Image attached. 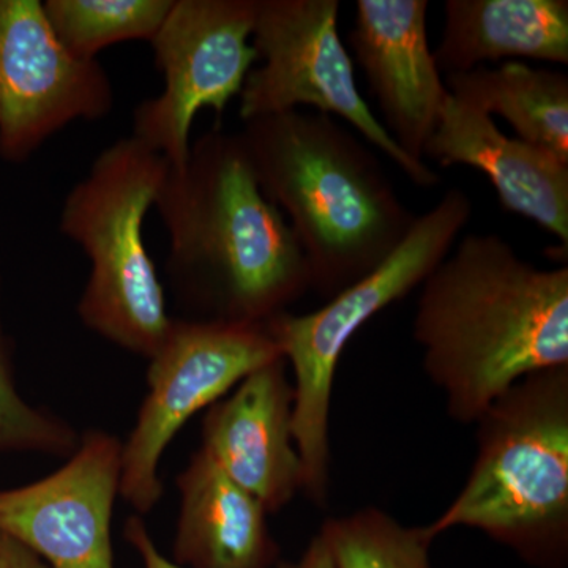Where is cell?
I'll return each mask as SVG.
<instances>
[{
	"label": "cell",
	"instance_id": "1",
	"mask_svg": "<svg viewBox=\"0 0 568 568\" xmlns=\"http://www.w3.org/2000/svg\"><path fill=\"white\" fill-rule=\"evenodd\" d=\"M420 286L414 339L459 424L530 373L568 365L567 265L538 268L499 234H467Z\"/></svg>",
	"mask_w": 568,
	"mask_h": 568
},
{
	"label": "cell",
	"instance_id": "2",
	"mask_svg": "<svg viewBox=\"0 0 568 568\" xmlns=\"http://www.w3.org/2000/svg\"><path fill=\"white\" fill-rule=\"evenodd\" d=\"M155 207L170 235L166 272L197 320L265 323L310 290L301 245L254 178L241 133L201 134Z\"/></svg>",
	"mask_w": 568,
	"mask_h": 568
},
{
	"label": "cell",
	"instance_id": "3",
	"mask_svg": "<svg viewBox=\"0 0 568 568\" xmlns=\"http://www.w3.org/2000/svg\"><path fill=\"white\" fill-rule=\"evenodd\" d=\"M239 133L261 190L301 245L317 294L332 298L375 271L416 222L372 149L332 115H260Z\"/></svg>",
	"mask_w": 568,
	"mask_h": 568
},
{
	"label": "cell",
	"instance_id": "4",
	"mask_svg": "<svg viewBox=\"0 0 568 568\" xmlns=\"http://www.w3.org/2000/svg\"><path fill=\"white\" fill-rule=\"evenodd\" d=\"M465 487L426 525L477 529L541 568L568 559V365L523 377L477 418Z\"/></svg>",
	"mask_w": 568,
	"mask_h": 568
},
{
	"label": "cell",
	"instance_id": "5",
	"mask_svg": "<svg viewBox=\"0 0 568 568\" xmlns=\"http://www.w3.org/2000/svg\"><path fill=\"white\" fill-rule=\"evenodd\" d=\"M170 168L148 145L122 138L70 190L59 220L61 233L91 263L78 304L82 324L148 358L162 346L174 320L144 242L145 216L155 207Z\"/></svg>",
	"mask_w": 568,
	"mask_h": 568
},
{
	"label": "cell",
	"instance_id": "6",
	"mask_svg": "<svg viewBox=\"0 0 568 568\" xmlns=\"http://www.w3.org/2000/svg\"><path fill=\"white\" fill-rule=\"evenodd\" d=\"M463 190L450 189L416 222L375 271L306 315L282 312L265 321L294 373L293 435L304 467V491L324 506L328 491V424L336 368L347 343L369 320L405 298L446 260L473 216Z\"/></svg>",
	"mask_w": 568,
	"mask_h": 568
},
{
	"label": "cell",
	"instance_id": "7",
	"mask_svg": "<svg viewBox=\"0 0 568 568\" xmlns=\"http://www.w3.org/2000/svg\"><path fill=\"white\" fill-rule=\"evenodd\" d=\"M339 10L338 0H256L252 44L260 65L250 70L239 95L242 122L313 108L349 123L414 185H439L440 175L395 144L358 91L338 31Z\"/></svg>",
	"mask_w": 568,
	"mask_h": 568
},
{
	"label": "cell",
	"instance_id": "8",
	"mask_svg": "<svg viewBox=\"0 0 568 568\" xmlns=\"http://www.w3.org/2000/svg\"><path fill=\"white\" fill-rule=\"evenodd\" d=\"M276 358L282 353L265 323L173 320L149 358L148 395L122 443L121 496L138 514L162 499L160 462L186 422Z\"/></svg>",
	"mask_w": 568,
	"mask_h": 568
},
{
	"label": "cell",
	"instance_id": "9",
	"mask_svg": "<svg viewBox=\"0 0 568 568\" xmlns=\"http://www.w3.org/2000/svg\"><path fill=\"white\" fill-rule=\"evenodd\" d=\"M254 18L256 0H174L153 37L163 91L138 104L132 136L160 153L173 170L189 162L197 112L222 115L241 95L257 61Z\"/></svg>",
	"mask_w": 568,
	"mask_h": 568
},
{
	"label": "cell",
	"instance_id": "10",
	"mask_svg": "<svg viewBox=\"0 0 568 568\" xmlns=\"http://www.w3.org/2000/svg\"><path fill=\"white\" fill-rule=\"evenodd\" d=\"M114 91L99 61L73 58L43 2L0 0V159L22 163L77 121H100Z\"/></svg>",
	"mask_w": 568,
	"mask_h": 568
},
{
	"label": "cell",
	"instance_id": "11",
	"mask_svg": "<svg viewBox=\"0 0 568 568\" xmlns=\"http://www.w3.org/2000/svg\"><path fill=\"white\" fill-rule=\"evenodd\" d=\"M121 477V440L89 429L55 473L0 489V530L51 568H115L111 518Z\"/></svg>",
	"mask_w": 568,
	"mask_h": 568
},
{
	"label": "cell",
	"instance_id": "12",
	"mask_svg": "<svg viewBox=\"0 0 568 568\" xmlns=\"http://www.w3.org/2000/svg\"><path fill=\"white\" fill-rule=\"evenodd\" d=\"M428 0H357L347 41L381 125L418 163L450 99L428 39Z\"/></svg>",
	"mask_w": 568,
	"mask_h": 568
},
{
	"label": "cell",
	"instance_id": "13",
	"mask_svg": "<svg viewBox=\"0 0 568 568\" xmlns=\"http://www.w3.org/2000/svg\"><path fill=\"white\" fill-rule=\"evenodd\" d=\"M283 358L261 366L209 407L203 448L268 515L304 489L293 435L294 390Z\"/></svg>",
	"mask_w": 568,
	"mask_h": 568
},
{
	"label": "cell",
	"instance_id": "14",
	"mask_svg": "<svg viewBox=\"0 0 568 568\" xmlns=\"http://www.w3.org/2000/svg\"><path fill=\"white\" fill-rule=\"evenodd\" d=\"M487 175L504 211L538 224L568 246V163L500 132L495 119L450 95L424 160Z\"/></svg>",
	"mask_w": 568,
	"mask_h": 568
},
{
	"label": "cell",
	"instance_id": "15",
	"mask_svg": "<svg viewBox=\"0 0 568 568\" xmlns=\"http://www.w3.org/2000/svg\"><path fill=\"white\" fill-rule=\"evenodd\" d=\"M174 562L185 568H272L280 547L267 508L216 465L203 447L179 474Z\"/></svg>",
	"mask_w": 568,
	"mask_h": 568
},
{
	"label": "cell",
	"instance_id": "16",
	"mask_svg": "<svg viewBox=\"0 0 568 568\" xmlns=\"http://www.w3.org/2000/svg\"><path fill=\"white\" fill-rule=\"evenodd\" d=\"M440 74L485 63L530 59L567 65V0H447L439 47Z\"/></svg>",
	"mask_w": 568,
	"mask_h": 568
},
{
	"label": "cell",
	"instance_id": "17",
	"mask_svg": "<svg viewBox=\"0 0 568 568\" xmlns=\"http://www.w3.org/2000/svg\"><path fill=\"white\" fill-rule=\"evenodd\" d=\"M444 82L459 102L499 115L519 140L568 163V77L562 71L504 62L448 74Z\"/></svg>",
	"mask_w": 568,
	"mask_h": 568
},
{
	"label": "cell",
	"instance_id": "18",
	"mask_svg": "<svg viewBox=\"0 0 568 568\" xmlns=\"http://www.w3.org/2000/svg\"><path fill=\"white\" fill-rule=\"evenodd\" d=\"M174 0H47L44 14L63 48L80 61L123 41L151 43Z\"/></svg>",
	"mask_w": 568,
	"mask_h": 568
},
{
	"label": "cell",
	"instance_id": "19",
	"mask_svg": "<svg viewBox=\"0 0 568 568\" xmlns=\"http://www.w3.org/2000/svg\"><path fill=\"white\" fill-rule=\"evenodd\" d=\"M320 536L335 568H435L426 526L403 525L376 507L325 519Z\"/></svg>",
	"mask_w": 568,
	"mask_h": 568
},
{
	"label": "cell",
	"instance_id": "20",
	"mask_svg": "<svg viewBox=\"0 0 568 568\" xmlns=\"http://www.w3.org/2000/svg\"><path fill=\"white\" fill-rule=\"evenodd\" d=\"M78 443L80 436L73 426L22 398L14 381L10 339L0 320V454L69 458Z\"/></svg>",
	"mask_w": 568,
	"mask_h": 568
},
{
	"label": "cell",
	"instance_id": "21",
	"mask_svg": "<svg viewBox=\"0 0 568 568\" xmlns=\"http://www.w3.org/2000/svg\"><path fill=\"white\" fill-rule=\"evenodd\" d=\"M125 540L132 545L134 551L140 556L144 568H185L178 566L174 560L164 558L163 552L156 547L152 540L151 534L145 528V523L140 517H132L126 521L123 529Z\"/></svg>",
	"mask_w": 568,
	"mask_h": 568
},
{
	"label": "cell",
	"instance_id": "22",
	"mask_svg": "<svg viewBox=\"0 0 568 568\" xmlns=\"http://www.w3.org/2000/svg\"><path fill=\"white\" fill-rule=\"evenodd\" d=\"M0 568H51L17 538L0 530Z\"/></svg>",
	"mask_w": 568,
	"mask_h": 568
},
{
	"label": "cell",
	"instance_id": "23",
	"mask_svg": "<svg viewBox=\"0 0 568 568\" xmlns=\"http://www.w3.org/2000/svg\"><path fill=\"white\" fill-rule=\"evenodd\" d=\"M276 568H335L328 549L320 534L306 547L304 555L295 562H282Z\"/></svg>",
	"mask_w": 568,
	"mask_h": 568
}]
</instances>
